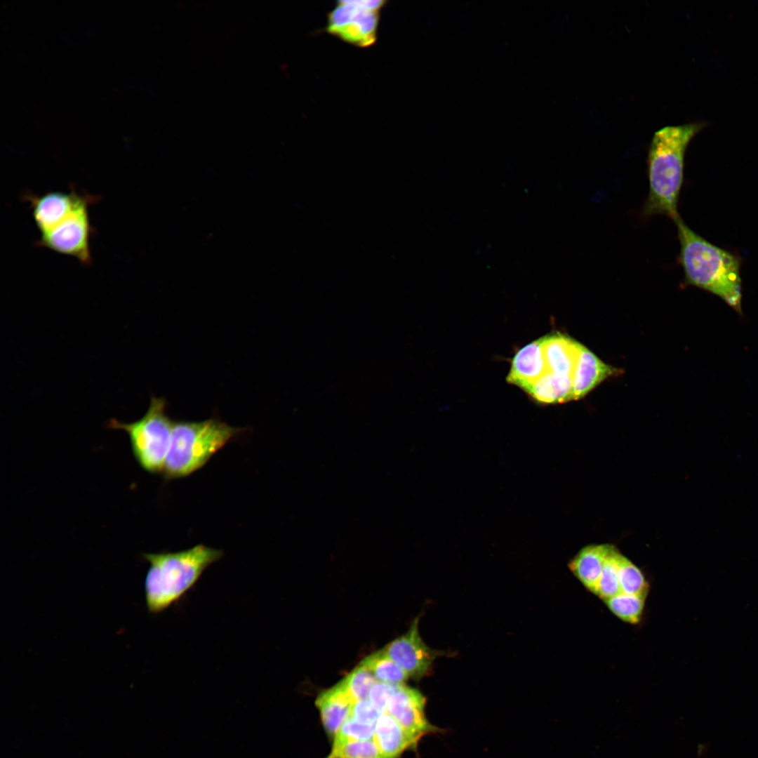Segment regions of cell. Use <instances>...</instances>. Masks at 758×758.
Segmentation results:
<instances>
[{"label":"cell","mask_w":758,"mask_h":758,"mask_svg":"<svg viewBox=\"0 0 758 758\" xmlns=\"http://www.w3.org/2000/svg\"><path fill=\"white\" fill-rule=\"evenodd\" d=\"M326 758H383L373 739L350 740L332 745Z\"/></svg>","instance_id":"obj_23"},{"label":"cell","mask_w":758,"mask_h":758,"mask_svg":"<svg viewBox=\"0 0 758 758\" xmlns=\"http://www.w3.org/2000/svg\"><path fill=\"white\" fill-rule=\"evenodd\" d=\"M526 392L541 404H560L573 400L572 378L547 371Z\"/></svg>","instance_id":"obj_17"},{"label":"cell","mask_w":758,"mask_h":758,"mask_svg":"<svg viewBox=\"0 0 758 758\" xmlns=\"http://www.w3.org/2000/svg\"><path fill=\"white\" fill-rule=\"evenodd\" d=\"M425 705L426 698L418 690L400 684L395 686L386 713L420 740L426 734L439 731L427 719Z\"/></svg>","instance_id":"obj_9"},{"label":"cell","mask_w":758,"mask_h":758,"mask_svg":"<svg viewBox=\"0 0 758 758\" xmlns=\"http://www.w3.org/2000/svg\"><path fill=\"white\" fill-rule=\"evenodd\" d=\"M621 555L622 554L611 545L604 564L596 593L603 601L620 592L618 568Z\"/></svg>","instance_id":"obj_20"},{"label":"cell","mask_w":758,"mask_h":758,"mask_svg":"<svg viewBox=\"0 0 758 758\" xmlns=\"http://www.w3.org/2000/svg\"><path fill=\"white\" fill-rule=\"evenodd\" d=\"M366 667L377 681L397 686L409 678L407 674L382 649L364 658L359 663Z\"/></svg>","instance_id":"obj_18"},{"label":"cell","mask_w":758,"mask_h":758,"mask_svg":"<svg viewBox=\"0 0 758 758\" xmlns=\"http://www.w3.org/2000/svg\"><path fill=\"white\" fill-rule=\"evenodd\" d=\"M620 373L581 345L572 376L573 400L582 399L602 381Z\"/></svg>","instance_id":"obj_12"},{"label":"cell","mask_w":758,"mask_h":758,"mask_svg":"<svg viewBox=\"0 0 758 758\" xmlns=\"http://www.w3.org/2000/svg\"><path fill=\"white\" fill-rule=\"evenodd\" d=\"M382 714L366 699L353 704L350 718L362 724L375 726Z\"/></svg>","instance_id":"obj_25"},{"label":"cell","mask_w":758,"mask_h":758,"mask_svg":"<svg viewBox=\"0 0 758 758\" xmlns=\"http://www.w3.org/2000/svg\"><path fill=\"white\" fill-rule=\"evenodd\" d=\"M394 688L395 686L376 681L371 687L367 699L380 712H386Z\"/></svg>","instance_id":"obj_26"},{"label":"cell","mask_w":758,"mask_h":758,"mask_svg":"<svg viewBox=\"0 0 758 758\" xmlns=\"http://www.w3.org/2000/svg\"><path fill=\"white\" fill-rule=\"evenodd\" d=\"M674 222L680 244L679 262L686 282L717 295L742 314L739 258L696 233L680 216Z\"/></svg>","instance_id":"obj_2"},{"label":"cell","mask_w":758,"mask_h":758,"mask_svg":"<svg viewBox=\"0 0 758 758\" xmlns=\"http://www.w3.org/2000/svg\"><path fill=\"white\" fill-rule=\"evenodd\" d=\"M374 730L375 726L362 724L349 718L333 736V744L373 739Z\"/></svg>","instance_id":"obj_24"},{"label":"cell","mask_w":758,"mask_h":758,"mask_svg":"<svg viewBox=\"0 0 758 758\" xmlns=\"http://www.w3.org/2000/svg\"><path fill=\"white\" fill-rule=\"evenodd\" d=\"M241 428L215 418L173 421L171 439L162 474L166 480L186 477L203 467Z\"/></svg>","instance_id":"obj_4"},{"label":"cell","mask_w":758,"mask_h":758,"mask_svg":"<svg viewBox=\"0 0 758 758\" xmlns=\"http://www.w3.org/2000/svg\"><path fill=\"white\" fill-rule=\"evenodd\" d=\"M149 564L145 579L148 611L163 612L180 600L199 581L204 572L223 557L221 550L199 544L174 552L143 554Z\"/></svg>","instance_id":"obj_3"},{"label":"cell","mask_w":758,"mask_h":758,"mask_svg":"<svg viewBox=\"0 0 758 758\" xmlns=\"http://www.w3.org/2000/svg\"><path fill=\"white\" fill-rule=\"evenodd\" d=\"M419 617L412 621L408 631L394 639L382 650L408 676L420 680L430 673L434 660L444 653L430 649L418 631Z\"/></svg>","instance_id":"obj_8"},{"label":"cell","mask_w":758,"mask_h":758,"mask_svg":"<svg viewBox=\"0 0 758 758\" xmlns=\"http://www.w3.org/2000/svg\"><path fill=\"white\" fill-rule=\"evenodd\" d=\"M646 597L623 592L604 601L608 609L623 621L637 624L640 622Z\"/></svg>","instance_id":"obj_19"},{"label":"cell","mask_w":758,"mask_h":758,"mask_svg":"<svg viewBox=\"0 0 758 758\" xmlns=\"http://www.w3.org/2000/svg\"><path fill=\"white\" fill-rule=\"evenodd\" d=\"M703 126V123L667 126L653 135L647 157L649 194L642 211L644 217L663 215L673 220L679 217L677 207L686 151Z\"/></svg>","instance_id":"obj_1"},{"label":"cell","mask_w":758,"mask_h":758,"mask_svg":"<svg viewBox=\"0 0 758 758\" xmlns=\"http://www.w3.org/2000/svg\"><path fill=\"white\" fill-rule=\"evenodd\" d=\"M547 371L540 338L521 347L514 354L506 380L526 392Z\"/></svg>","instance_id":"obj_11"},{"label":"cell","mask_w":758,"mask_h":758,"mask_svg":"<svg viewBox=\"0 0 758 758\" xmlns=\"http://www.w3.org/2000/svg\"><path fill=\"white\" fill-rule=\"evenodd\" d=\"M165 399L152 397L143 416L126 423L111 419L108 427L125 432L140 467L150 474L162 473L168 452L173 421L166 412Z\"/></svg>","instance_id":"obj_5"},{"label":"cell","mask_w":758,"mask_h":758,"mask_svg":"<svg viewBox=\"0 0 758 758\" xmlns=\"http://www.w3.org/2000/svg\"><path fill=\"white\" fill-rule=\"evenodd\" d=\"M384 0L339 1L328 13L326 32L350 45L367 48L377 39Z\"/></svg>","instance_id":"obj_6"},{"label":"cell","mask_w":758,"mask_h":758,"mask_svg":"<svg viewBox=\"0 0 758 758\" xmlns=\"http://www.w3.org/2000/svg\"><path fill=\"white\" fill-rule=\"evenodd\" d=\"M376 681L372 673L366 667L359 664L339 683L354 703L367 699L371 687Z\"/></svg>","instance_id":"obj_22"},{"label":"cell","mask_w":758,"mask_h":758,"mask_svg":"<svg viewBox=\"0 0 758 758\" xmlns=\"http://www.w3.org/2000/svg\"><path fill=\"white\" fill-rule=\"evenodd\" d=\"M620 592L646 597L649 583L641 571L624 555L619 562Z\"/></svg>","instance_id":"obj_21"},{"label":"cell","mask_w":758,"mask_h":758,"mask_svg":"<svg viewBox=\"0 0 758 758\" xmlns=\"http://www.w3.org/2000/svg\"><path fill=\"white\" fill-rule=\"evenodd\" d=\"M541 340L548 371L572 378L581 344L560 333Z\"/></svg>","instance_id":"obj_14"},{"label":"cell","mask_w":758,"mask_h":758,"mask_svg":"<svg viewBox=\"0 0 758 758\" xmlns=\"http://www.w3.org/2000/svg\"><path fill=\"white\" fill-rule=\"evenodd\" d=\"M86 204L53 230L40 234L39 245L72 256L81 264H90L91 227Z\"/></svg>","instance_id":"obj_7"},{"label":"cell","mask_w":758,"mask_h":758,"mask_svg":"<svg viewBox=\"0 0 758 758\" xmlns=\"http://www.w3.org/2000/svg\"><path fill=\"white\" fill-rule=\"evenodd\" d=\"M91 198L74 191L51 192L30 199L34 221L40 234L47 232L67 218Z\"/></svg>","instance_id":"obj_10"},{"label":"cell","mask_w":758,"mask_h":758,"mask_svg":"<svg viewBox=\"0 0 758 758\" xmlns=\"http://www.w3.org/2000/svg\"><path fill=\"white\" fill-rule=\"evenodd\" d=\"M354 703L338 682L321 691L315 700L326 733L333 738L341 726L350 718Z\"/></svg>","instance_id":"obj_13"},{"label":"cell","mask_w":758,"mask_h":758,"mask_svg":"<svg viewBox=\"0 0 758 758\" xmlns=\"http://www.w3.org/2000/svg\"><path fill=\"white\" fill-rule=\"evenodd\" d=\"M611 545H590L571 560L568 567L574 576L596 595L599 580Z\"/></svg>","instance_id":"obj_16"},{"label":"cell","mask_w":758,"mask_h":758,"mask_svg":"<svg viewBox=\"0 0 758 758\" xmlns=\"http://www.w3.org/2000/svg\"><path fill=\"white\" fill-rule=\"evenodd\" d=\"M373 740L383 758H398L405 750L415 747L419 741L386 712L375 725Z\"/></svg>","instance_id":"obj_15"}]
</instances>
